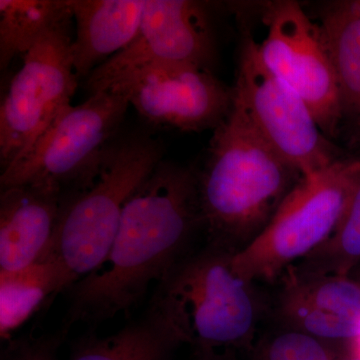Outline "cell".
Instances as JSON below:
<instances>
[{"label":"cell","mask_w":360,"mask_h":360,"mask_svg":"<svg viewBox=\"0 0 360 360\" xmlns=\"http://www.w3.org/2000/svg\"><path fill=\"white\" fill-rule=\"evenodd\" d=\"M195 360H236V352L231 350L224 352H196Z\"/></svg>","instance_id":"obj_22"},{"label":"cell","mask_w":360,"mask_h":360,"mask_svg":"<svg viewBox=\"0 0 360 360\" xmlns=\"http://www.w3.org/2000/svg\"><path fill=\"white\" fill-rule=\"evenodd\" d=\"M274 304L279 328L324 342H349L360 329V283L350 276L302 274L288 267Z\"/></svg>","instance_id":"obj_12"},{"label":"cell","mask_w":360,"mask_h":360,"mask_svg":"<svg viewBox=\"0 0 360 360\" xmlns=\"http://www.w3.org/2000/svg\"><path fill=\"white\" fill-rule=\"evenodd\" d=\"M355 281H359V283H360V272H359V277H357V278H354Z\"/></svg>","instance_id":"obj_25"},{"label":"cell","mask_w":360,"mask_h":360,"mask_svg":"<svg viewBox=\"0 0 360 360\" xmlns=\"http://www.w3.org/2000/svg\"><path fill=\"white\" fill-rule=\"evenodd\" d=\"M65 333L11 341L2 352L1 360H60L58 348Z\"/></svg>","instance_id":"obj_21"},{"label":"cell","mask_w":360,"mask_h":360,"mask_svg":"<svg viewBox=\"0 0 360 360\" xmlns=\"http://www.w3.org/2000/svg\"><path fill=\"white\" fill-rule=\"evenodd\" d=\"M146 122L184 132L214 130L231 113L234 89L212 70L158 65L135 70L111 85Z\"/></svg>","instance_id":"obj_11"},{"label":"cell","mask_w":360,"mask_h":360,"mask_svg":"<svg viewBox=\"0 0 360 360\" xmlns=\"http://www.w3.org/2000/svg\"><path fill=\"white\" fill-rule=\"evenodd\" d=\"M335 360H360V357L352 354V352L347 350V352H345L343 354H338Z\"/></svg>","instance_id":"obj_24"},{"label":"cell","mask_w":360,"mask_h":360,"mask_svg":"<svg viewBox=\"0 0 360 360\" xmlns=\"http://www.w3.org/2000/svg\"><path fill=\"white\" fill-rule=\"evenodd\" d=\"M347 350L352 352V354L356 355L360 357V329L356 336L347 342Z\"/></svg>","instance_id":"obj_23"},{"label":"cell","mask_w":360,"mask_h":360,"mask_svg":"<svg viewBox=\"0 0 360 360\" xmlns=\"http://www.w3.org/2000/svg\"><path fill=\"white\" fill-rule=\"evenodd\" d=\"M233 255L207 245L191 252L158 284L151 307L195 352L253 349L265 302L232 266Z\"/></svg>","instance_id":"obj_3"},{"label":"cell","mask_w":360,"mask_h":360,"mask_svg":"<svg viewBox=\"0 0 360 360\" xmlns=\"http://www.w3.org/2000/svg\"><path fill=\"white\" fill-rule=\"evenodd\" d=\"M72 14L51 26L23 56L0 104L2 172L27 153L61 111L78 85L71 56Z\"/></svg>","instance_id":"obj_7"},{"label":"cell","mask_w":360,"mask_h":360,"mask_svg":"<svg viewBox=\"0 0 360 360\" xmlns=\"http://www.w3.org/2000/svg\"><path fill=\"white\" fill-rule=\"evenodd\" d=\"M182 345L167 319L155 307L113 335L82 338L68 360H172Z\"/></svg>","instance_id":"obj_16"},{"label":"cell","mask_w":360,"mask_h":360,"mask_svg":"<svg viewBox=\"0 0 360 360\" xmlns=\"http://www.w3.org/2000/svg\"><path fill=\"white\" fill-rule=\"evenodd\" d=\"M264 7L266 35L257 42L260 60L302 97L322 132L333 141L341 134L340 96L321 26L293 0L267 1Z\"/></svg>","instance_id":"obj_9"},{"label":"cell","mask_w":360,"mask_h":360,"mask_svg":"<svg viewBox=\"0 0 360 360\" xmlns=\"http://www.w3.org/2000/svg\"><path fill=\"white\" fill-rule=\"evenodd\" d=\"M196 179L207 245L236 255L266 229L303 176L262 136L234 90Z\"/></svg>","instance_id":"obj_2"},{"label":"cell","mask_w":360,"mask_h":360,"mask_svg":"<svg viewBox=\"0 0 360 360\" xmlns=\"http://www.w3.org/2000/svg\"><path fill=\"white\" fill-rule=\"evenodd\" d=\"M359 6H360V0H359Z\"/></svg>","instance_id":"obj_26"},{"label":"cell","mask_w":360,"mask_h":360,"mask_svg":"<svg viewBox=\"0 0 360 360\" xmlns=\"http://www.w3.org/2000/svg\"><path fill=\"white\" fill-rule=\"evenodd\" d=\"M360 264V177L338 226L310 255L291 265L302 274L350 276Z\"/></svg>","instance_id":"obj_19"},{"label":"cell","mask_w":360,"mask_h":360,"mask_svg":"<svg viewBox=\"0 0 360 360\" xmlns=\"http://www.w3.org/2000/svg\"><path fill=\"white\" fill-rule=\"evenodd\" d=\"M319 20L338 84L341 131L360 148L359 0L326 2Z\"/></svg>","instance_id":"obj_15"},{"label":"cell","mask_w":360,"mask_h":360,"mask_svg":"<svg viewBox=\"0 0 360 360\" xmlns=\"http://www.w3.org/2000/svg\"><path fill=\"white\" fill-rule=\"evenodd\" d=\"M210 13L207 2L146 0L141 28L134 41L85 80L89 96L150 65H191L213 71L219 51Z\"/></svg>","instance_id":"obj_10"},{"label":"cell","mask_w":360,"mask_h":360,"mask_svg":"<svg viewBox=\"0 0 360 360\" xmlns=\"http://www.w3.org/2000/svg\"><path fill=\"white\" fill-rule=\"evenodd\" d=\"M129 106L115 89L70 104L27 153L1 172V187H42L65 196L86 191L101 174Z\"/></svg>","instance_id":"obj_5"},{"label":"cell","mask_w":360,"mask_h":360,"mask_svg":"<svg viewBox=\"0 0 360 360\" xmlns=\"http://www.w3.org/2000/svg\"><path fill=\"white\" fill-rule=\"evenodd\" d=\"M253 360H335L333 345L278 328L253 347Z\"/></svg>","instance_id":"obj_20"},{"label":"cell","mask_w":360,"mask_h":360,"mask_svg":"<svg viewBox=\"0 0 360 360\" xmlns=\"http://www.w3.org/2000/svg\"><path fill=\"white\" fill-rule=\"evenodd\" d=\"M70 0H0V68L25 56L51 26L71 15Z\"/></svg>","instance_id":"obj_18"},{"label":"cell","mask_w":360,"mask_h":360,"mask_svg":"<svg viewBox=\"0 0 360 360\" xmlns=\"http://www.w3.org/2000/svg\"><path fill=\"white\" fill-rule=\"evenodd\" d=\"M200 231L196 170L161 160L125 203L103 264L68 288L70 323L98 324L129 311L191 253Z\"/></svg>","instance_id":"obj_1"},{"label":"cell","mask_w":360,"mask_h":360,"mask_svg":"<svg viewBox=\"0 0 360 360\" xmlns=\"http://www.w3.org/2000/svg\"><path fill=\"white\" fill-rule=\"evenodd\" d=\"M359 177L360 158H341L321 174L303 179L262 234L233 255V269L253 283L281 278L333 234Z\"/></svg>","instance_id":"obj_6"},{"label":"cell","mask_w":360,"mask_h":360,"mask_svg":"<svg viewBox=\"0 0 360 360\" xmlns=\"http://www.w3.org/2000/svg\"><path fill=\"white\" fill-rule=\"evenodd\" d=\"M146 0H70L75 37L71 44L78 80L87 77L136 37Z\"/></svg>","instance_id":"obj_14"},{"label":"cell","mask_w":360,"mask_h":360,"mask_svg":"<svg viewBox=\"0 0 360 360\" xmlns=\"http://www.w3.org/2000/svg\"><path fill=\"white\" fill-rule=\"evenodd\" d=\"M77 279L53 259L14 271H0V336L11 340L14 331Z\"/></svg>","instance_id":"obj_17"},{"label":"cell","mask_w":360,"mask_h":360,"mask_svg":"<svg viewBox=\"0 0 360 360\" xmlns=\"http://www.w3.org/2000/svg\"><path fill=\"white\" fill-rule=\"evenodd\" d=\"M162 160V143L150 135L116 139L94 184L65 196L51 248L41 260H56L77 281L96 270L110 252L125 203Z\"/></svg>","instance_id":"obj_4"},{"label":"cell","mask_w":360,"mask_h":360,"mask_svg":"<svg viewBox=\"0 0 360 360\" xmlns=\"http://www.w3.org/2000/svg\"><path fill=\"white\" fill-rule=\"evenodd\" d=\"M65 198L59 191L42 187H1L0 271L25 269L45 257Z\"/></svg>","instance_id":"obj_13"},{"label":"cell","mask_w":360,"mask_h":360,"mask_svg":"<svg viewBox=\"0 0 360 360\" xmlns=\"http://www.w3.org/2000/svg\"><path fill=\"white\" fill-rule=\"evenodd\" d=\"M233 89L262 136L303 179L343 158L302 97L265 68L250 32L241 39Z\"/></svg>","instance_id":"obj_8"}]
</instances>
